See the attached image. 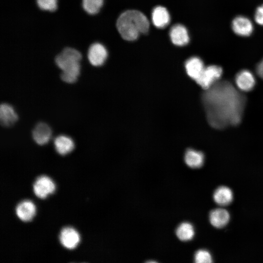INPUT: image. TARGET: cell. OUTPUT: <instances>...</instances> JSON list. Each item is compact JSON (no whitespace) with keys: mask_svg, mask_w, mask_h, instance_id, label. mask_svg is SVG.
I'll use <instances>...</instances> for the list:
<instances>
[{"mask_svg":"<svg viewBox=\"0 0 263 263\" xmlns=\"http://www.w3.org/2000/svg\"><path fill=\"white\" fill-rule=\"evenodd\" d=\"M235 82L241 91L248 92L251 90L255 85V79L252 73L247 70H243L237 73Z\"/></svg>","mask_w":263,"mask_h":263,"instance_id":"obj_11","label":"cell"},{"mask_svg":"<svg viewBox=\"0 0 263 263\" xmlns=\"http://www.w3.org/2000/svg\"><path fill=\"white\" fill-rule=\"evenodd\" d=\"M223 73L222 68L215 65L205 67L199 77L195 80L204 90H206L217 82Z\"/></svg>","mask_w":263,"mask_h":263,"instance_id":"obj_4","label":"cell"},{"mask_svg":"<svg viewBox=\"0 0 263 263\" xmlns=\"http://www.w3.org/2000/svg\"><path fill=\"white\" fill-rule=\"evenodd\" d=\"M18 119V116L14 108L8 103H2L0 107V120L4 127H10Z\"/></svg>","mask_w":263,"mask_h":263,"instance_id":"obj_14","label":"cell"},{"mask_svg":"<svg viewBox=\"0 0 263 263\" xmlns=\"http://www.w3.org/2000/svg\"><path fill=\"white\" fill-rule=\"evenodd\" d=\"M231 28L235 34L241 37L249 36L254 29L251 20L243 16H237L233 19Z\"/></svg>","mask_w":263,"mask_h":263,"instance_id":"obj_7","label":"cell"},{"mask_svg":"<svg viewBox=\"0 0 263 263\" xmlns=\"http://www.w3.org/2000/svg\"><path fill=\"white\" fill-rule=\"evenodd\" d=\"M36 208L34 204L29 200H24L19 204L16 208L18 218L22 221H30L34 216Z\"/></svg>","mask_w":263,"mask_h":263,"instance_id":"obj_15","label":"cell"},{"mask_svg":"<svg viewBox=\"0 0 263 263\" xmlns=\"http://www.w3.org/2000/svg\"><path fill=\"white\" fill-rule=\"evenodd\" d=\"M230 215L228 212L224 208H216L211 211L209 221L211 224L216 228L224 227L229 222Z\"/></svg>","mask_w":263,"mask_h":263,"instance_id":"obj_17","label":"cell"},{"mask_svg":"<svg viewBox=\"0 0 263 263\" xmlns=\"http://www.w3.org/2000/svg\"><path fill=\"white\" fill-rule=\"evenodd\" d=\"M256 72L258 75L263 79V59L257 64Z\"/></svg>","mask_w":263,"mask_h":263,"instance_id":"obj_25","label":"cell"},{"mask_svg":"<svg viewBox=\"0 0 263 263\" xmlns=\"http://www.w3.org/2000/svg\"><path fill=\"white\" fill-rule=\"evenodd\" d=\"M104 0H82V7L89 14H97L103 6Z\"/></svg>","mask_w":263,"mask_h":263,"instance_id":"obj_21","label":"cell"},{"mask_svg":"<svg viewBox=\"0 0 263 263\" xmlns=\"http://www.w3.org/2000/svg\"><path fill=\"white\" fill-rule=\"evenodd\" d=\"M185 67L188 75L194 80L199 77L205 68L203 61L197 56H192L187 59Z\"/></svg>","mask_w":263,"mask_h":263,"instance_id":"obj_12","label":"cell"},{"mask_svg":"<svg viewBox=\"0 0 263 263\" xmlns=\"http://www.w3.org/2000/svg\"><path fill=\"white\" fill-rule=\"evenodd\" d=\"M169 37L171 42L175 45L182 46L189 41V37L187 28L183 25H174L169 31Z\"/></svg>","mask_w":263,"mask_h":263,"instance_id":"obj_9","label":"cell"},{"mask_svg":"<svg viewBox=\"0 0 263 263\" xmlns=\"http://www.w3.org/2000/svg\"><path fill=\"white\" fill-rule=\"evenodd\" d=\"M176 234L177 237L182 241L190 240L194 236V227L189 223H182L177 228Z\"/></svg>","mask_w":263,"mask_h":263,"instance_id":"obj_20","label":"cell"},{"mask_svg":"<svg viewBox=\"0 0 263 263\" xmlns=\"http://www.w3.org/2000/svg\"><path fill=\"white\" fill-rule=\"evenodd\" d=\"M52 131L45 123H38L32 132V137L35 142L39 145L46 144L50 140Z\"/></svg>","mask_w":263,"mask_h":263,"instance_id":"obj_10","label":"cell"},{"mask_svg":"<svg viewBox=\"0 0 263 263\" xmlns=\"http://www.w3.org/2000/svg\"><path fill=\"white\" fill-rule=\"evenodd\" d=\"M184 159L188 167L191 168H199L203 165L204 155L200 151L189 149L186 150Z\"/></svg>","mask_w":263,"mask_h":263,"instance_id":"obj_18","label":"cell"},{"mask_svg":"<svg viewBox=\"0 0 263 263\" xmlns=\"http://www.w3.org/2000/svg\"><path fill=\"white\" fill-rule=\"evenodd\" d=\"M38 7L43 10L54 11L57 7V0H37Z\"/></svg>","mask_w":263,"mask_h":263,"instance_id":"obj_23","label":"cell"},{"mask_svg":"<svg viewBox=\"0 0 263 263\" xmlns=\"http://www.w3.org/2000/svg\"><path fill=\"white\" fill-rule=\"evenodd\" d=\"M59 240L62 245L66 248H75L80 241L78 233L73 228H63L60 233Z\"/></svg>","mask_w":263,"mask_h":263,"instance_id":"obj_8","label":"cell"},{"mask_svg":"<svg viewBox=\"0 0 263 263\" xmlns=\"http://www.w3.org/2000/svg\"><path fill=\"white\" fill-rule=\"evenodd\" d=\"M194 261L196 263H209L212 262V258L208 251L200 249L195 253Z\"/></svg>","mask_w":263,"mask_h":263,"instance_id":"obj_22","label":"cell"},{"mask_svg":"<svg viewBox=\"0 0 263 263\" xmlns=\"http://www.w3.org/2000/svg\"><path fill=\"white\" fill-rule=\"evenodd\" d=\"M213 199L218 205L220 206L228 205L233 200L232 191L227 187H220L215 190L213 194Z\"/></svg>","mask_w":263,"mask_h":263,"instance_id":"obj_19","label":"cell"},{"mask_svg":"<svg viewBox=\"0 0 263 263\" xmlns=\"http://www.w3.org/2000/svg\"><path fill=\"white\" fill-rule=\"evenodd\" d=\"M151 20L156 27L161 29L165 28L169 24L170 17L166 8L158 6L155 7L152 10Z\"/></svg>","mask_w":263,"mask_h":263,"instance_id":"obj_13","label":"cell"},{"mask_svg":"<svg viewBox=\"0 0 263 263\" xmlns=\"http://www.w3.org/2000/svg\"><path fill=\"white\" fill-rule=\"evenodd\" d=\"M207 121L216 129L240 123L246 98L227 80H218L202 94Z\"/></svg>","mask_w":263,"mask_h":263,"instance_id":"obj_1","label":"cell"},{"mask_svg":"<svg viewBox=\"0 0 263 263\" xmlns=\"http://www.w3.org/2000/svg\"><path fill=\"white\" fill-rule=\"evenodd\" d=\"M54 146L57 152L61 155L70 153L75 148L74 140L65 135L57 136L54 140Z\"/></svg>","mask_w":263,"mask_h":263,"instance_id":"obj_16","label":"cell"},{"mask_svg":"<svg viewBox=\"0 0 263 263\" xmlns=\"http://www.w3.org/2000/svg\"><path fill=\"white\" fill-rule=\"evenodd\" d=\"M81 57V54L77 50L66 48L56 56L55 62L62 72L80 73Z\"/></svg>","mask_w":263,"mask_h":263,"instance_id":"obj_3","label":"cell"},{"mask_svg":"<svg viewBox=\"0 0 263 263\" xmlns=\"http://www.w3.org/2000/svg\"><path fill=\"white\" fill-rule=\"evenodd\" d=\"M116 27L122 38L128 41L136 39L141 34L148 32L150 23L142 12L134 10H127L118 17Z\"/></svg>","mask_w":263,"mask_h":263,"instance_id":"obj_2","label":"cell"},{"mask_svg":"<svg viewBox=\"0 0 263 263\" xmlns=\"http://www.w3.org/2000/svg\"><path fill=\"white\" fill-rule=\"evenodd\" d=\"M55 185L53 181L44 175L38 177L33 185V190L38 198L44 199L54 192Z\"/></svg>","mask_w":263,"mask_h":263,"instance_id":"obj_6","label":"cell"},{"mask_svg":"<svg viewBox=\"0 0 263 263\" xmlns=\"http://www.w3.org/2000/svg\"><path fill=\"white\" fill-rule=\"evenodd\" d=\"M254 19L257 23L263 26V4L258 6L256 9Z\"/></svg>","mask_w":263,"mask_h":263,"instance_id":"obj_24","label":"cell"},{"mask_svg":"<svg viewBox=\"0 0 263 263\" xmlns=\"http://www.w3.org/2000/svg\"><path fill=\"white\" fill-rule=\"evenodd\" d=\"M108 57V52L105 47L98 42L92 44L88 51V58L94 66L103 65Z\"/></svg>","mask_w":263,"mask_h":263,"instance_id":"obj_5","label":"cell"}]
</instances>
